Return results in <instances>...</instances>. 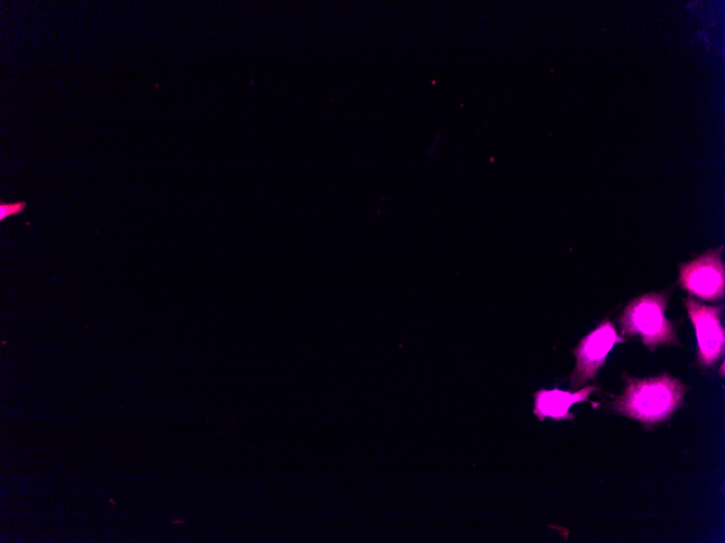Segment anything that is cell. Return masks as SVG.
<instances>
[{"mask_svg":"<svg viewBox=\"0 0 725 543\" xmlns=\"http://www.w3.org/2000/svg\"><path fill=\"white\" fill-rule=\"evenodd\" d=\"M622 379L624 387L609 403V409L638 421L646 429L667 421L684 404L688 390L686 384L667 372L645 378L624 372Z\"/></svg>","mask_w":725,"mask_h":543,"instance_id":"1","label":"cell"},{"mask_svg":"<svg viewBox=\"0 0 725 543\" xmlns=\"http://www.w3.org/2000/svg\"><path fill=\"white\" fill-rule=\"evenodd\" d=\"M671 290L650 292L631 299L619 316L622 336L638 337L649 351L660 346H681L675 324L665 311Z\"/></svg>","mask_w":725,"mask_h":543,"instance_id":"2","label":"cell"},{"mask_svg":"<svg viewBox=\"0 0 725 543\" xmlns=\"http://www.w3.org/2000/svg\"><path fill=\"white\" fill-rule=\"evenodd\" d=\"M722 247L709 249L678 266L677 282L689 296L716 301L725 294V266Z\"/></svg>","mask_w":725,"mask_h":543,"instance_id":"3","label":"cell"},{"mask_svg":"<svg viewBox=\"0 0 725 543\" xmlns=\"http://www.w3.org/2000/svg\"><path fill=\"white\" fill-rule=\"evenodd\" d=\"M612 321L605 319L585 335L571 350L575 367L571 373V391L580 389L588 380L595 379L614 345L625 342Z\"/></svg>","mask_w":725,"mask_h":543,"instance_id":"4","label":"cell"},{"mask_svg":"<svg viewBox=\"0 0 725 543\" xmlns=\"http://www.w3.org/2000/svg\"><path fill=\"white\" fill-rule=\"evenodd\" d=\"M683 302L697 337V364L702 369L711 367L723 357L725 349V331L721 321L723 305H704L691 296Z\"/></svg>","mask_w":725,"mask_h":543,"instance_id":"5","label":"cell"},{"mask_svg":"<svg viewBox=\"0 0 725 543\" xmlns=\"http://www.w3.org/2000/svg\"><path fill=\"white\" fill-rule=\"evenodd\" d=\"M595 391H600V388L595 385H587L575 391L558 388L551 390L539 389L534 392L533 413L539 421H544L546 417L555 421H574V414L570 412V408L575 403L588 401L593 408L599 405V403L589 400V396Z\"/></svg>","mask_w":725,"mask_h":543,"instance_id":"6","label":"cell"},{"mask_svg":"<svg viewBox=\"0 0 725 543\" xmlns=\"http://www.w3.org/2000/svg\"><path fill=\"white\" fill-rule=\"evenodd\" d=\"M25 207L24 202L13 203V204H1L0 205V219L3 220L5 217H10L15 214H20Z\"/></svg>","mask_w":725,"mask_h":543,"instance_id":"7","label":"cell"}]
</instances>
